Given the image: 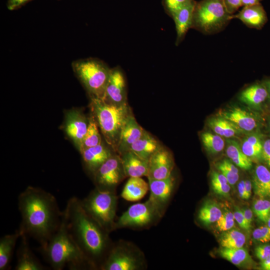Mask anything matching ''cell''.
<instances>
[{
    "label": "cell",
    "instance_id": "19",
    "mask_svg": "<svg viewBox=\"0 0 270 270\" xmlns=\"http://www.w3.org/2000/svg\"><path fill=\"white\" fill-rule=\"evenodd\" d=\"M233 18L241 20L247 26L260 30L268 21L266 13L260 3L245 6L236 14H233Z\"/></svg>",
    "mask_w": 270,
    "mask_h": 270
},
{
    "label": "cell",
    "instance_id": "32",
    "mask_svg": "<svg viewBox=\"0 0 270 270\" xmlns=\"http://www.w3.org/2000/svg\"><path fill=\"white\" fill-rule=\"evenodd\" d=\"M219 240L222 248H238L244 247L246 244V237L240 230L232 228L224 232Z\"/></svg>",
    "mask_w": 270,
    "mask_h": 270
},
{
    "label": "cell",
    "instance_id": "54",
    "mask_svg": "<svg viewBox=\"0 0 270 270\" xmlns=\"http://www.w3.org/2000/svg\"><path fill=\"white\" fill-rule=\"evenodd\" d=\"M268 226L270 227V214L266 222V223Z\"/></svg>",
    "mask_w": 270,
    "mask_h": 270
},
{
    "label": "cell",
    "instance_id": "16",
    "mask_svg": "<svg viewBox=\"0 0 270 270\" xmlns=\"http://www.w3.org/2000/svg\"><path fill=\"white\" fill-rule=\"evenodd\" d=\"M115 152L108 145L102 142L84 150L80 154L85 170L92 176L100 166Z\"/></svg>",
    "mask_w": 270,
    "mask_h": 270
},
{
    "label": "cell",
    "instance_id": "50",
    "mask_svg": "<svg viewBox=\"0 0 270 270\" xmlns=\"http://www.w3.org/2000/svg\"><path fill=\"white\" fill-rule=\"evenodd\" d=\"M260 268L264 270H270V256L264 260L261 261Z\"/></svg>",
    "mask_w": 270,
    "mask_h": 270
},
{
    "label": "cell",
    "instance_id": "18",
    "mask_svg": "<svg viewBox=\"0 0 270 270\" xmlns=\"http://www.w3.org/2000/svg\"><path fill=\"white\" fill-rule=\"evenodd\" d=\"M144 130L138 123L132 112L126 121L122 128L117 152L121 154L128 151L130 146L143 134Z\"/></svg>",
    "mask_w": 270,
    "mask_h": 270
},
{
    "label": "cell",
    "instance_id": "22",
    "mask_svg": "<svg viewBox=\"0 0 270 270\" xmlns=\"http://www.w3.org/2000/svg\"><path fill=\"white\" fill-rule=\"evenodd\" d=\"M124 171L126 177L141 178L148 176V161L144 160L130 150L120 154Z\"/></svg>",
    "mask_w": 270,
    "mask_h": 270
},
{
    "label": "cell",
    "instance_id": "4",
    "mask_svg": "<svg viewBox=\"0 0 270 270\" xmlns=\"http://www.w3.org/2000/svg\"><path fill=\"white\" fill-rule=\"evenodd\" d=\"M90 106L107 145L117 152L122 128L132 112L128 104L116 105L96 98H90Z\"/></svg>",
    "mask_w": 270,
    "mask_h": 270
},
{
    "label": "cell",
    "instance_id": "2",
    "mask_svg": "<svg viewBox=\"0 0 270 270\" xmlns=\"http://www.w3.org/2000/svg\"><path fill=\"white\" fill-rule=\"evenodd\" d=\"M62 216L71 236L93 270H100L113 244L110 233L86 212L81 200L76 196L68 200Z\"/></svg>",
    "mask_w": 270,
    "mask_h": 270
},
{
    "label": "cell",
    "instance_id": "23",
    "mask_svg": "<svg viewBox=\"0 0 270 270\" xmlns=\"http://www.w3.org/2000/svg\"><path fill=\"white\" fill-rule=\"evenodd\" d=\"M162 147L158 140L144 130L142 136L130 146L128 150L148 161L150 157Z\"/></svg>",
    "mask_w": 270,
    "mask_h": 270
},
{
    "label": "cell",
    "instance_id": "7",
    "mask_svg": "<svg viewBox=\"0 0 270 270\" xmlns=\"http://www.w3.org/2000/svg\"><path fill=\"white\" fill-rule=\"evenodd\" d=\"M232 18L223 0H202L196 3L192 28L206 34H214L223 30Z\"/></svg>",
    "mask_w": 270,
    "mask_h": 270
},
{
    "label": "cell",
    "instance_id": "34",
    "mask_svg": "<svg viewBox=\"0 0 270 270\" xmlns=\"http://www.w3.org/2000/svg\"><path fill=\"white\" fill-rule=\"evenodd\" d=\"M202 142L208 152L211 154L220 152L225 147V142L222 136L209 132L201 134Z\"/></svg>",
    "mask_w": 270,
    "mask_h": 270
},
{
    "label": "cell",
    "instance_id": "26",
    "mask_svg": "<svg viewBox=\"0 0 270 270\" xmlns=\"http://www.w3.org/2000/svg\"><path fill=\"white\" fill-rule=\"evenodd\" d=\"M21 234L18 230L14 233L8 234L0 239V270L10 268L14 250Z\"/></svg>",
    "mask_w": 270,
    "mask_h": 270
},
{
    "label": "cell",
    "instance_id": "46",
    "mask_svg": "<svg viewBox=\"0 0 270 270\" xmlns=\"http://www.w3.org/2000/svg\"><path fill=\"white\" fill-rule=\"evenodd\" d=\"M241 210L248 224L252 227V224L254 220V212L252 210L248 208H242Z\"/></svg>",
    "mask_w": 270,
    "mask_h": 270
},
{
    "label": "cell",
    "instance_id": "49",
    "mask_svg": "<svg viewBox=\"0 0 270 270\" xmlns=\"http://www.w3.org/2000/svg\"><path fill=\"white\" fill-rule=\"evenodd\" d=\"M266 116L264 117V126L266 130L267 134L266 136H270V115L265 114Z\"/></svg>",
    "mask_w": 270,
    "mask_h": 270
},
{
    "label": "cell",
    "instance_id": "30",
    "mask_svg": "<svg viewBox=\"0 0 270 270\" xmlns=\"http://www.w3.org/2000/svg\"><path fill=\"white\" fill-rule=\"evenodd\" d=\"M222 213L218 204L214 200H208L205 201L200 208L198 218L204 225L208 226L216 222Z\"/></svg>",
    "mask_w": 270,
    "mask_h": 270
},
{
    "label": "cell",
    "instance_id": "53",
    "mask_svg": "<svg viewBox=\"0 0 270 270\" xmlns=\"http://www.w3.org/2000/svg\"><path fill=\"white\" fill-rule=\"evenodd\" d=\"M263 111L266 112V114L270 115V99L266 103Z\"/></svg>",
    "mask_w": 270,
    "mask_h": 270
},
{
    "label": "cell",
    "instance_id": "24",
    "mask_svg": "<svg viewBox=\"0 0 270 270\" xmlns=\"http://www.w3.org/2000/svg\"><path fill=\"white\" fill-rule=\"evenodd\" d=\"M252 182L255 195L270 198V169L267 166L258 164L255 166Z\"/></svg>",
    "mask_w": 270,
    "mask_h": 270
},
{
    "label": "cell",
    "instance_id": "38",
    "mask_svg": "<svg viewBox=\"0 0 270 270\" xmlns=\"http://www.w3.org/2000/svg\"><path fill=\"white\" fill-rule=\"evenodd\" d=\"M234 213L228 209H225L218 220L216 222L217 229L220 232L230 230L234 226Z\"/></svg>",
    "mask_w": 270,
    "mask_h": 270
},
{
    "label": "cell",
    "instance_id": "41",
    "mask_svg": "<svg viewBox=\"0 0 270 270\" xmlns=\"http://www.w3.org/2000/svg\"><path fill=\"white\" fill-rule=\"evenodd\" d=\"M262 160L270 169V136L264 134L262 140Z\"/></svg>",
    "mask_w": 270,
    "mask_h": 270
},
{
    "label": "cell",
    "instance_id": "8",
    "mask_svg": "<svg viewBox=\"0 0 270 270\" xmlns=\"http://www.w3.org/2000/svg\"><path fill=\"white\" fill-rule=\"evenodd\" d=\"M147 268L143 252L134 244L124 240L113 243L101 270H142Z\"/></svg>",
    "mask_w": 270,
    "mask_h": 270
},
{
    "label": "cell",
    "instance_id": "10",
    "mask_svg": "<svg viewBox=\"0 0 270 270\" xmlns=\"http://www.w3.org/2000/svg\"><path fill=\"white\" fill-rule=\"evenodd\" d=\"M126 177L120 156L116 153L103 163L92 176L96 188L114 192Z\"/></svg>",
    "mask_w": 270,
    "mask_h": 270
},
{
    "label": "cell",
    "instance_id": "52",
    "mask_svg": "<svg viewBox=\"0 0 270 270\" xmlns=\"http://www.w3.org/2000/svg\"><path fill=\"white\" fill-rule=\"evenodd\" d=\"M262 82L264 83L267 90L270 99V78L264 79Z\"/></svg>",
    "mask_w": 270,
    "mask_h": 270
},
{
    "label": "cell",
    "instance_id": "48",
    "mask_svg": "<svg viewBox=\"0 0 270 270\" xmlns=\"http://www.w3.org/2000/svg\"><path fill=\"white\" fill-rule=\"evenodd\" d=\"M238 191L239 196L244 200L246 194L244 180H242L238 183Z\"/></svg>",
    "mask_w": 270,
    "mask_h": 270
},
{
    "label": "cell",
    "instance_id": "1",
    "mask_svg": "<svg viewBox=\"0 0 270 270\" xmlns=\"http://www.w3.org/2000/svg\"><path fill=\"white\" fill-rule=\"evenodd\" d=\"M21 234L30 236L44 246L58 229L62 212L54 196L42 188L28 186L18 196Z\"/></svg>",
    "mask_w": 270,
    "mask_h": 270
},
{
    "label": "cell",
    "instance_id": "14",
    "mask_svg": "<svg viewBox=\"0 0 270 270\" xmlns=\"http://www.w3.org/2000/svg\"><path fill=\"white\" fill-rule=\"evenodd\" d=\"M102 99L116 105L128 104L126 78L120 66L111 68L104 94Z\"/></svg>",
    "mask_w": 270,
    "mask_h": 270
},
{
    "label": "cell",
    "instance_id": "12",
    "mask_svg": "<svg viewBox=\"0 0 270 270\" xmlns=\"http://www.w3.org/2000/svg\"><path fill=\"white\" fill-rule=\"evenodd\" d=\"M150 194L148 200L164 216L166 208L172 196L175 178L172 174L162 180L148 179Z\"/></svg>",
    "mask_w": 270,
    "mask_h": 270
},
{
    "label": "cell",
    "instance_id": "51",
    "mask_svg": "<svg viewBox=\"0 0 270 270\" xmlns=\"http://www.w3.org/2000/svg\"><path fill=\"white\" fill-rule=\"evenodd\" d=\"M262 0H242V5L243 6H252L260 3Z\"/></svg>",
    "mask_w": 270,
    "mask_h": 270
},
{
    "label": "cell",
    "instance_id": "35",
    "mask_svg": "<svg viewBox=\"0 0 270 270\" xmlns=\"http://www.w3.org/2000/svg\"><path fill=\"white\" fill-rule=\"evenodd\" d=\"M210 180L212 188L216 194L226 198L230 196V186L221 172H212Z\"/></svg>",
    "mask_w": 270,
    "mask_h": 270
},
{
    "label": "cell",
    "instance_id": "47",
    "mask_svg": "<svg viewBox=\"0 0 270 270\" xmlns=\"http://www.w3.org/2000/svg\"><path fill=\"white\" fill-rule=\"evenodd\" d=\"M245 183V198L244 200H248L252 194V182L250 180H244Z\"/></svg>",
    "mask_w": 270,
    "mask_h": 270
},
{
    "label": "cell",
    "instance_id": "37",
    "mask_svg": "<svg viewBox=\"0 0 270 270\" xmlns=\"http://www.w3.org/2000/svg\"><path fill=\"white\" fill-rule=\"evenodd\" d=\"M252 211L260 221L266 223L270 214V198L256 199L253 203Z\"/></svg>",
    "mask_w": 270,
    "mask_h": 270
},
{
    "label": "cell",
    "instance_id": "13",
    "mask_svg": "<svg viewBox=\"0 0 270 270\" xmlns=\"http://www.w3.org/2000/svg\"><path fill=\"white\" fill-rule=\"evenodd\" d=\"M89 118L82 111L73 109L66 112L64 131L80 152L87 132Z\"/></svg>",
    "mask_w": 270,
    "mask_h": 270
},
{
    "label": "cell",
    "instance_id": "40",
    "mask_svg": "<svg viewBox=\"0 0 270 270\" xmlns=\"http://www.w3.org/2000/svg\"><path fill=\"white\" fill-rule=\"evenodd\" d=\"M191 0H164V6L168 14L170 17L177 10Z\"/></svg>",
    "mask_w": 270,
    "mask_h": 270
},
{
    "label": "cell",
    "instance_id": "21",
    "mask_svg": "<svg viewBox=\"0 0 270 270\" xmlns=\"http://www.w3.org/2000/svg\"><path fill=\"white\" fill-rule=\"evenodd\" d=\"M239 98L242 102L263 111L270 97L262 82L253 84L244 89L239 95Z\"/></svg>",
    "mask_w": 270,
    "mask_h": 270
},
{
    "label": "cell",
    "instance_id": "44",
    "mask_svg": "<svg viewBox=\"0 0 270 270\" xmlns=\"http://www.w3.org/2000/svg\"><path fill=\"white\" fill-rule=\"evenodd\" d=\"M228 12L234 14L242 6V0H223Z\"/></svg>",
    "mask_w": 270,
    "mask_h": 270
},
{
    "label": "cell",
    "instance_id": "27",
    "mask_svg": "<svg viewBox=\"0 0 270 270\" xmlns=\"http://www.w3.org/2000/svg\"><path fill=\"white\" fill-rule=\"evenodd\" d=\"M264 136V134L261 132H253L242 142L240 146L242 152L252 160H262Z\"/></svg>",
    "mask_w": 270,
    "mask_h": 270
},
{
    "label": "cell",
    "instance_id": "43",
    "mask_svg": "<svg viewBox=\"0 0 270 270\" xmlns=\"http://www.w3.org/2000/svg\"><path fill=\"white\" fill-rule=\"evenodd\" d=\"M254 253L260 261L264 260L270 256V244H262L258 246L254 249Z\"/></svg>",
    "mask_w": 270,
    "mask_h": 270
},
{
    "label": "cell",
    "instance_id": "5",
    "mask_svg": "<svg viewBox=\"0 0 270 270\" xmlns=\"http://www.w3.org/2000/svg\"><path fill=\"white\" fill-rule=\"evenodd\" d=\"M81 200L86 212L105 230H115L118 197L116 192L104 190L95 187Z\"/></svg>",
    "mask_w": 270,
    "mask_h": 270
},
{
    "label": "cell",
    "instance_id": "17",
    "mask_svg": "<svg viewBox=\"0 0 270 270\" xmlns=\"http://www.w3.org/2000/svg\"><path fill=\"white\" fill-rule=\"evenodd\" d=\"M196 2L191 0L172 15L176 26V44L178 46L184 39L188 31L192 28L193 15Z\"/></svg>",
    "mask_w": 270,
    "mask_h": 270
},
{
    "label": "cell",
    "instance_id": "9",
    "mask_svg": "<svg viewBox=\"0 0 270 270\" xmlns=\"http://www.w3.org/2000/svg\"><path fill=\"white\" fill-rule=\"evenodd\" d=\"M163 216L148 200L130 206L116 220L115 230L122 228L142 230L157 224Z\"/></svg>",
    "mask_w": 270,
    "mask_h": 270
},
{
    "label": "cell",
    "instance_id": "28",
    "mask_svg": "<svg viewBox=\"0 0 270 270\" xmlns=\"http://www.w3.org/2000/svg\"><path fill=\"white\" fill-rule=\"evenodd\" d=\"M221 257L240 267H248L254 261L248 250L244 247L238 248H221L218 250Z\"/></svg>",
    "mask_w": 270,
    "mask_h": 270
},
{
    "label": "cell",
    "instance_id": "25",
    "mask_svg": "<svg viewBox=\"0 0 270 270\" xmlns=\"http://www.w3.org/2000/svg\"><path fill=\"white\" fill-rule=\"evenodd\" d=\"M149 190V184L141 178H130L125 184L120 196L130 202L142 198Z\"/></svg>",
    "mask_w": 270,
    "mask_h": 270
},
{
    "label": "cell",
    "instance_id": "42",
    "mask_svg": "<svg viewBox=\"0 0 270 270\" xmlns=\"http://www.w3.org/2000/svg\"><path fill=\"white\" fill-rule=\"evenodd\" d=\"M233 213L234 219L240 226L248 232H250L252 227L248 224L242 210L236 206Z\"/></svg>",
    "mask_w": 270,
    "mask_h": 270
},
{
    "label": "cell",
    "instance_id": "3",
    "mask_svg": "<svg viewBox=\"0 0 270 270\" xmlns=\"http://www.w3.org/2000/svg\"><path fill=\"white\" fill-rule=\"evenodd\" d=\"M40 249L54 270H62L66 266L72 270H93L71 236L63 216L57 230Z\"/></svg>",
    "mask_w": 270,
    "mask_h": 270
},
{
    "label": "cell",
    "instance_id": "36",
    "mask_svg": "<svg viewBox=\"0 0 270 270\" xmlns=\"http://www.w3.org/2000/svg\"><path fill=\"white\" fill-rule=\"evenodd\" d=\"M217 168L226 178L230 186H234L239 179V171L230 160L225 159L216 164Z\"/></svg>",
    "mask_w": 270,
    "mask_h": 270
},
{
    "label": "cell",
    "instance_id": "20",
    "mask_svg": "<svg viewBox=\"0 0 270 270\" xmlns=\"http://www.w3.org/2000/svg\"><path fill=\"white\" fill-rule=\"evenodd\" d=\"M28 236L21 234L20 242L17 252V262L16 270H44L43 266L31 250Z\"/></svg>",
    "mask_w": 270,
    "mask_h": 270
},
{
    "label": "cell",
    "instance_id": "15",
    "mask_svg": "<svg viewBox=\"0 0 270 270\" xmlns=\"http://www.w3.org/2000/svg\"><path fill=\"white\" fill-rule=\"evenodd\" d=\"M174 162L170 152L162 146L148 160V179L162 180L172 174Z\"/></svg>",
    "mask_w": 270,
    "mask_h": 270
},
{
    "label": "cell",
    "instance_id": "11",
    "mask_svg": "<svg viewBox=\"0 0 270 270\" xmlns=\"http://www.w3.org/2000/svg\"><path fill=\"white\" fill-rule=\"evenodd\" d=\"M219 116L230 120L242 131L261 132L264 126V116L239 107L220 111Z\"/></svg>",
    "mask_w": 270,
    "mask_h": 270
},
{
    "label": "cell",
    "instance_id": "6",
    "mask_svg": "<svg viewBox=\"0 0 270 270\" xmlns=\"http://www.w3.org/2000/svg\"><path fill=\"white\" fill-rule=\"evenodd\" d=\"M72 66L90 98H102L111 68L102 60L93 58L74 60Z\"/></svg>",
    "mask_w": 270,
    "mask_h": 270
},
{
    "label": "cell",
    "instance_id": "45",
    "mask_svg": "<svg viewBox=\"0 0 270 270\" xmlns=\"http://www.w3.org/2000/svg\"><path fill=\"white\" fill-rule=\"evenodd\" d=\"M30 0H8L7 6L10 10H15Z\"/></svg>",
    "mask_w": 270,
    "mask_h": 270
},
{
    "label": "cell",
    "instance_id": "39",
    "mask_svg": "<svg viewBox=\"0 0 270 270\" xmlns=\"http://www.w3.org/2000/svg\"><path fill=\"white\" fill-rule=\"evenodd\" d=\"M252 236L256 242H270V227L267 225L260 226L254 230Z\"/></svg>",
    "mask_w": 270,
    "mask_h": 270
},
{
    "label": "cell",
    "instance_id": "33",
    "mask_svg": "<svg viewBox=\"0 0 270 270\" xmlns=\"http://www.w3.org/2000/svg\"><path fill=\"white\" fill-rule=\"evenodd\" d=\"M88 118V125L80 153L84 149L97 146L102 142L98 122L92 113Z\"/></svg>",
    "mask_w": 270,
    "mask_h": 270
},
{
    "label": "cell",
    "instance_id": "29",
    "mask_svg": "<svg viewBox=\"0 0 270 270\" xmlns=\"http://www.w3.org/2000/svg\"><path fill=\"white\" fill-rule=\"evenodd\" d=\"M227 143L226 152L230 160L242 169L250 170L252 160L244 153L239 144L234 140H228Z\"/></svg>",
    "mask_w": 270,
    "mask_h": 270
},
{
    "label": "cell",
    "instance_id": "31",
    "mask_svg": "<svg viewBox=\"0 0 270 270\" xmlns=\"http://www.w3.org/2000/svg\"><path fill=\"white\" fill-rule=\"evenodd\" d=\"M208 124L216 134L226 138L232 137L242 131L232 122L220 116L209 119Z\"/></svg>",
    "mask_w": 270,
    "mask_h": 270
}]
</instances>
